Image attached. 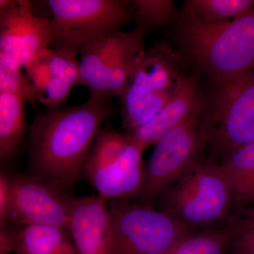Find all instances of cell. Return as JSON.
<instances>
[{"label":"cell","instance_id":"cell-16","mask_svg":"<svg viewBox=\"0 0 254 254\" xmlns=\"http://www.w3.org/2000/svg\"><path fill=\"white\" fill-rule=\"evenodd\" d=\"M173 92H157L128 83L120 95L123 127L127 133H134L149 123L171 98Z\"/></svg>","mask_w":254,"mask_h":254},{"label":"cell","instance_id":"cell-11","mask_svg":"<svg viewBox=\"0 0 254 254\" xmlns=\"http://www.w3.org/2000/svg\"><path fill=\"white\" fill-rule=\"evenodd\" d=\"M200 105L195 78L180 76L171 98L163 109L149 123L132 133V143L143 153L169 131L198 113Z\"/></svg>","mask_w":254,"mask_h":254},{"label":"cell","instance_id":"cell-24","mask_svg":"<svg viewBox=\"0 0 254 254\" xmlns=\"http://www.w3.org/2000/svg\"><path fill=\"white\" fill-rule=\"evenodd\" d=\"M0 93L17 95L34 105L36 100L27 73L11 56L0 52Z\"/></svg>","mask_w":254,"mask_h":254},{"label":"cell","instance_id":"cell-23","mask_svg":"<svg viewBox=\"0 0 254 254\" xmlns=\"http://www.w3.org/2000/svg\"><path fill=\"white\" fill-rule=\"evenodd\" d=\"M254 9L253 0H188L185 3V14L206 23L228 21Z\"/></svg>","mask_w":254,"mask_h":254},{"label":"cell","instance_id":"cell-22","mask_svg":"<svg viewBox=\"0 0 254 254\" xmlns=\"http://www.w3.org/2000/svg\"><path fill=\"white\" fill-rule=\"evenodd\" d=\"M131 144V133H123L110 127L101 128L88 153L82 172L116 163Z\"/></svg>","mask_w":254,"mask_h":254},{"label":"cell","instance_id":"cell-28","mask_svg":"<svg viewBox=\"0 0 254 254\" xmlns=\"http://www.w3.org/2000/svg\"><path fill=\"white\" fill-rule=\"evenodd\" d=\"M23 226L10 222L0 226V254L14 253L16 241Z\"/></svg>","mask_w":254,"mask_h":254},{"label":"cell","instance_id":"cell-10","mask_svg":"<svg viewBox=\"0 0 254 254\" xmlns=\"http://www.w3.org/2000/svg\"><path fill=\"white\" fill-rule=\"evenodd\" d=\"M69 231L78 254H112L107 200L99 195L73 198Z\"/></svg>","mask_w":254,"mask_h":254},{"label":"cell","instance_id":"cell-2","mask_svg":"<svg viewBox=\"0 0 254 254\" xmlns=\"http://www.w3.org/2000/svg\"><path fill=\"white\" fill-rule=\"evenodd\" d=\"M182 20V46L220 84L254 69V9L220 22L190 14Z\"/></svg>","mask_w":254,"mask_h":254},{"label":"cell","instance_id":"cell-14","mask_svg":"<svg viewBox=\"0 0 254 254\" xmlns=\"http://www.w3.org/2000/svg\"><path fill=\"white\" fill-rule=\"evenodd\" d=\"M120 31L90 42L80 52L81 85L86 87L91 97L108 98V68Z\"/></svg>","mask_w":254,"mask_h":254},{"label":"cell","instance_id":"cell-18","mask_svg":"<svg viewBox=\"0 0 254 254\" xmlns=\"http://www.w3.org/2000/svg\"><path fill=\"white\" fill-rule=\"evenodd\" d=\"M220 167L231 190L234 204H254V142L232 150Z\"/></svg>","mask_w":254,"mask_h":254},{"label":"cell","instance_id":"cell-6","mask_svg":"<svg viewBox=\"0 0 254 254\" xmlns=\"http://www.w3.org/2000/svg\"><path fill=\"white\" fill-rule=\"evenodd\" d=\"M213 109L200 128L222 158L254 142V69L222 83Z\"/></svg>","mask_w":254,"mask_h":254},{"label":"cell","instance_id":"cell-19","mask_svg":"<svg viewBox=\"0 0 254 254\" xmlns=\"http://www.w3.org/2000/svg\"><path fill=\"white\" fill-rule=\"evenodd\" d=\"M13 254H78V252L69 230L49 225H24Z\"/></svg>","mask_w":254,"mask_h":254},{"label":"cell","instance_id":"cell-1","mask_svg":"<svg viewBox=\"0 0 254 254\" xmlns=\"http://www.w3.org/2000/svg\"><path fill=\"white\" fill-rule=\"evenodd\" d=\"M116 111L112 98L91 97L77 106L36 115L28 134L30 174L72 187L101 127Z\"/></svg>","mask_w":254,"mask_h":254},{"label":"cell","instance_id":"cell-13","mask_svg":"<svg viewBox=\"0 0 254 254\" xmlns=\"http://www.w3.org/2000/svg\"><path fill=\"white\" fill-rule=\"evenodd\" d=\"M177 74L173 53L164 46L143 50L138 55L128 83L157 92H173Z\"/></svg>","mask_w":254,"mask_h":254},{"label":"cell","instance_id":"cell-26","mask_svg":"<svg viewBox=\"0 0 254 254\" xmlns=\"http://www.w3.org/2000/svg\"><path fill=\"white\" fill-rule=\"evenodd\" d=\"M229 254H254V209L245 210L240 216V227L233 237Z\"/></svg>","mask_w":254,"mask_h":254},{"label":"cell","instance_id":"cell-27","mask_svg":"<svg viewBox=\"0 0 254 254\" xmlns=\"http://www.w3.org/2000/svg\"><path fill=\"white\" fill-rule=\"evenodd\" d=\"M12 200L11 177L1 172L0 175V226L9 222Z\"/></svg>","mask_w":254,"mask_h":254},{"label":"cell","instance_id":"cell-20","mask_svg":"<svg viewBox=\"0 0 254 254\" xmlns=\"http://www.w3.org/2000/svg\"><path fill=\"white\" fill-rule=\"evenodd\" d=\"M26 100L17 95L0 93V160L14 158L27 131Z\"/></svg>","mask_w":254,"mask_h":254},{"label":"cell","instance_id":"cell-17","mask_svg":"<svg viewBox=\"0 0 254 254\" xmlns=\"http://www.w3.org/2000/svg\"><path fill=\"white\" fill-rule=\"evenodd\" d=\"M146 29L138 26L131 31H120L108 68V96H120L128 83L138 55L143 50Z\"/></svg>","mask_w":254,"mask_h":254},{"label":"cell","instance_id":"cell-15","mask_svg":"<svg viewBox=\"0 0 254 254\" xmlns=\"http://www.w3.org/2000/svg\"><path fill=\"white\" fill-rule=\"evenodd\" d=\"M50 81L36 95L39 102L49 110L58 109L66 102L72 88L81 84L79 63L76 55L67 52L46 49Z\"/></svg>","mask_w":254,"mask_h":254},{"label":"cell","instance_id":"cell-8","mask_svg":"<svg viewBox=\"0 0 254 254\" xmlns=\"http://www.w3.org/2000/svg\"><path fill=\"white\" fill-rule=\"evenodd\" d=\"M10 177L13 200L9 222L69 230L74 198L66 190L32 174Z\"/></svg>","mask_w":254,"mask_h":254},{"label":"cell","instance_id":"cell-9","mask_svg":"<svg viewBox=\"0 0 254 254\" xmlns=\"http://www.w3.org/2000/svg\"><path fill=\"white\" fill-rule=\"evenodd\" d=\"M53 32L51 19L33 14L30 1L16 0L9 9L0 11V52L22 68L49 48Z\"/></svg>","mask_w":254,"mask_h":254},{"label":"cell","instance_id":"cell-25","mask_svg":"<svg viewBox=\"0 0 254 254\" xmlns=\"http://www.w3.org/2000/svg\"><path fill=\"white\" fill-rule=\"evenodd\" d=\"M133 16L138 20L140 26L146 29L148 26L155 27L168 24L175 11L171 0H133Z\"/></svg>","mask_w":254,"mask_h":254},{"label":"cell","instance_id":"cell-4","mask_svg":"<svg viewBox=\"0 0 254 254\" xmlns=\"http://www.w3.org/2000/svg\"><path fill=\"white\" fill-rule=\"evenodd\" d=\"M53 18L50 49L76 55L90 42L131 21L130 1L123 0H49Z\"/></svg>","mask_w":254,"mask_h":254},{"label":"cell","instance_id":"cell-3","mask_svg":"<svg viewBox=\"0 0 254 254\" xmlns=\"http://www.w3.org/2000/svg\"><path fill=\"white\" fill-rule=\"evenodd\" d=\"M158 198L160 210L189 227L221 221L234 204L220 165L213 162L195 161Z\"/></svg>","mask_w":254,"mask_h":254},{"label":"cell","instance_id":"cell-21","mask_svg":"<svg viewBox=\"0 0 254 254\" xmlns=\"http://www.w3.org/2000/svg\"><path fill=\"white\" fill-rule=\"evenodd\" d=\"M240 227V216L216 230L190 232L163 254H225Z\"/></svg>","mask_w":254,"mask_h":254},{"label":"cell","instance_id":"cell-5","mask_svg":"<svg viewBox=\"0 0 254 254\" xmlns=\"http://www.w3.org/2000/svg\"><path fill=\"white\" fill-rule=\"evenodd\" d=\"M108 208L112 254H163L193 232L161 210L126 199L110 200Z\"/></svg>","mask_w":254,"mask_h":254},{"label":"cell","instance_id":"cell-7","mask_svg":"<svg viewBox=\"0 0 254 254\" xmlns=\"http://www.w3.org/2000/svg\"><path fill=\"white\" fill-rule=\"evenodd\" d=\"M198 113L169 131L155 144L145 168L138 198L151 203L178 180L195 161L203 139Z\"/></svg>","mask_w":254,"mask_h":254},{"label":"cell","instance_id":"cell-12","mask_svg":"<svg viewBox=\"0 0 254 254\" xmlns=\"http://www.w3.org/2000/svg\"><path fill=\"white\" fill-rule=\"evenodd\" d=\"M142 153L132 143L116 163L83 173L102 198L126 199L138 195L144 184Z\"/></svg>","mask_w":254,"mask_h":254}]
</instances>
